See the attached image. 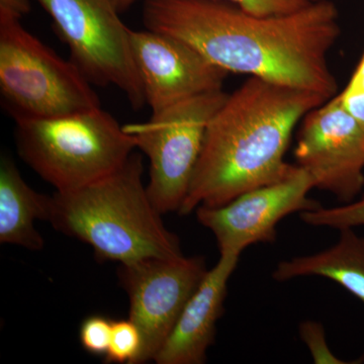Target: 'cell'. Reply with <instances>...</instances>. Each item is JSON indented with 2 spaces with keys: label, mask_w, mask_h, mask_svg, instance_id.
Returning a JSON list of instances; mask_svg holds the SVG:
<instances>
[{
  "label": "cell",
  "mask_w": 364,
  "mask_h": 364,
  "mask_svg": "<svg viewBox=\"0 0 364 364\" xmlns=\"http://www.w3.org/2000/svg\"><path fill=\"white\" fill-rule=\"evenodd\" d=\"M146 30L186 43L228 73L246 74L329 100L338 90L329 53L338 40L332 0L257 16L227 0H144Z\"/></svg>",
  "instance_id": "6da1fadb"
},
{
  "label": "cell",
  "mask_w": 364,
  "mask_h": 364,
  "mask_svg": "<svg viewBox=\"0 0 364 364\" xmlns=\"http://www.w3.org/2000/svg\"><path fill=\"white\" fill-rule=\"evenodd\" d=\"M326 102L311 91L249 77L210 119L179 214L226 205L291 176L298 166L284 157L294 129Z\"/></svg>",
  "instance_id": "7a4b0ae2"
},
{
  "label": "cell",
  "mask_w": 364,
  "mask_h": 364,
  "mask_svg": "<svg viewBox=\"0 0 364 364\" xmlns=\"http://www.w3.org/2000/svg\"><path fill=\"white\" fill-rule=\"evenodd\" d=\"M142 157L133 153L121 168L78 189L56 191L49 221L88 244L100 260L119 264L183 255L181 241L163 224L143 183Z\"/></svg>",
  "instance_id": "3957f363"
},
{
  "label": "cell",
  "mask_w": 364,
  "mask_h": 364,
  "mask_svg": "<svg viewBox=\"0 0 364 364\" xmlns=\"http://www.w3.org/2000/svg\"><path fill=\"white\" fill-rule=\"evenodd\" d=\"M23 161L56 191H74L121 168L133 136L102 107L66 116L16 119Z\"/></svg>",
  "instance_id": "277c9868"
},
{
  "label": "cell",
  "mask_w": 364,
  "mask_h": 364,
  "mask_svg": "<svg viewBox=\"0 0 364 364\" xmlns=\"http://www.w3.org/2000/svg\"><path fill=\"white\" fill-rule=\"evenodd\" d=\"M91 83L23 28L0 16V93L14 121L56 117L100 107Z\"/></svg>",
  "instance_id": "5b68a950"
},
{
  "label": "cell",
  "mask_w": 364,
  "mask_h": 364,
  "mask_svg": "<svg viewBox=\"0 0 364 364\" xmlns=\"http://www.w3.org/2000/svg\"><path fill=\"white\" fill-rule=\"evenodd\" d=\"M228 93L222 90L188 98L152 112L145 123L124 124L150 163L147 191L161 214L178 212L188 195L210 119Z\"/></svg>",
  "instance_id": "8992f818"
},
{
  "label": "cell",
  "mask_w": 364,
  "mask_h": 364,
  "mask_svg": "<svg viewBox=\"0 0 364 364\" xmlns=\"http://www.w3.org/2000/svg\"><path fill=\"white\" fill-rule=\"evenodd\" d=\"M70 50L71 61L93 85H114L136 111L146 105L134 61L131 30L114 0H37Z\"/></svg>",
  "instance_id": "52a82bcc"
},
{
  "label": "cell",
  "mask_w": 364,
  "mask_h": 364,
  "mask_svg": "<svg viewBox=\"0 0 364 364\" xmlns=\"http://www.w3.org/2000/svg\"><path fill=\"white\" fill-rule=\"evenodd\" d=\"M208 270L202 257L146 258L119 264V282L143 338L138 364L154 360Z\"/></svg>",
  "instance_id": "ba28073f"
},
{
  "label": "cell",
  "mask_w": 364,
  "mask_h": 364,
  "mask_svg": "<svg viewBox=\"0 0 364 364\" xmlns=\"http://www.w3.org/2000/svg\"><path fill=\"white\" fill-rule=\"evenodd\" d=\"M294 157L296 165L312 179L314 188L327 191L344 203L360 195L364 133L338 95L304 117Z\"/></svg>",
  "instance_id": "9c48e42d"
},
{
  "label": "cell",
  "mask_w": 364,
  "mask_h": 364,
  "mask_svg": "<svg viewBox=\"0 0 364 364\" xmlns=\"http://www.w3.org/2000/svg\"><path fill=\"white\" fill-rule=\"evenodd\" d=\"M298 166V165H296ZM312 179L305 170L284 181L245 191L220 207H198V221L214 235L220 254H238L254 244L277 240V227L287 215L320 207L311 200Z\"/></svg>",
  "instance_id": "30bf717a"
},
{
  "label": "cell",
  "mask_w": 364,
  "mask_h": 364,
  "mask_svg": "<svg viewBox=\"0 0 364 364\" xmlns=\"http://www.w3.org/2000/svg\"><path fill=\"white\" fill-rule=\"evenodd\" d=\"M131 47L152 112L222 90L229 74L182 41L154 31L131 30Z\"/></svg>",
  "instance_id": "8fae6325"
},
{
  "label": "cell",
  "mask_w": 364,
  "mask_h": 364,
  "mask_svg": "<svg viewBox=\"0 0 364 364\" xmlns=\"http://www.w3.org/2000/svg\"><path fill=\"white\" fill-rule=\"evenodd\" d=\"M238 254L225 253L208 270L188 299L176 326L158 351L157 364H203L214 344L217 323L224 313L228 284L238 265Z\"/></svg>",
  "instance_id": "7c38bea8"
},
{
  "label": "cell",
  "mask_w": 364,
  "mask_h": 364,
  "mask_svg": "<svg viewBox=\"0 0 364 364\" xmlns=\"http://www.w3.org/2000/svg\"><path fill=\"white\" fill-rule=\"evenodd\" d=\"M309 277L332 280L364 306V237L355 229L339 230L338 241L331 247L280 261L272 272L279 282Z\"/></svg>",
  "instance_id": "4fadbf2b"
},
{
  "label": "cell",
  "mask_w": 364,
  "mask_h": 364,
  "mask_svg": "<svg viewBox=\"0 0 364 364\" xmlns=\"http://www.w3.org/2000/svg\"><path fill=\"white\" fill-rule=\"evenodd\" d=\"M52 196L33 191L13 160L1 158L0 164V243L28 250L44 247V239L35 228L36 220L48 221Z\"/></svg>",
  "instance_id": "5bb4252c"
},
{
  "label": "cell",
  "mask_w": 364,
  "mask_h": 364,
  "mask_svg": "<svg viewBox=\"0 0 364 364\" xmlns=\"http://www.w3.org/2000/svg\"><path fill=\"white\" fill-rule=\"evenodd\" d=\"M301 221L309 226L339 230L364 227V196L338 207H320L301 213Z\"/></svg>",
  "instance_id": "9a60e30c"
},
{
  "label": "cell",
  "mask_w": 364,
  "mask_h": 364,
  "mask_svg": "<svg viewBox=\"0 0 364 364\" xmlns=\"http://www.w3.org/2000/svg\"><path fill=\"white\" fill-rule=\"evenodd\" d=\"M142 347V334L133 321H112L111 342L105 356V363L138 364Z\"/></svg>",
  "instance_id": "2e32d148"
},
{
  "label": "cell",
  "mask_w": 364,
  "mask_h": 364,
  "mask_svg": "<svg viewBox=\"0 0 364 364\" xmlns=\"http://www.w3.org/2000/svg\"><path fill=\"white\" fill-rule=\"evenodd\" d=\"M139 0H114L119 13L127 11ZM233 2L249 13L257 16H279L294 13L312 2L309 0H227Z\"/></svg>",
  "instance_id": "e0dca14e"
},
{
  "label": "cell",
  "mask_w": 364,
  "mask_h": 364,
  "mask_svg": "<svg viewBox=\"0 0 364 364\" xmlns=\"http://www.w3.org/2000/svg\"><path fill=\"white\" fill-rule=\"evenodd\" d=\"M112 321L102 315L86 318L80 326L79 339L88 353L93 355H107L111 342Z\"/></svg>",
  "instance_id": "ac0fdd59"
},
{
  "label": "cell",
  "mask_w": 364,
  "mask_h": 364,
  "mask_svg": "<svg viewBox=\"0 0 364 364\" xmlns=\"http://www.w3.org/2000/svg\"><path fill=\"white\" fill-rule=\"evenodd\" d=\"M299 336L308 347L316 364H345L350 363L342 360L333 353L326 340L324 327L316 321H304L299 327Z\"/></svg>",
  "instance_id": "d6986e66"
},
{
  "label": "cell",
  "mask_w": 364,
  "mask_h": 364,
  "mask_svg": "<svg viewBox=\"0 0 364 364\" xmlns=\"http://www.w3.org/2000/svg\"><path fill=\"white\" fill-rule=\"evenodd\" d=\"M338 95L344 109L355 119L364 133V92L345 88Z\"/></svg>",
  "instance_id": "ffe728a7"
},
{
  "label": "cell",
  "mask_w": 364,
  "mask_h": 364,
  "mask_svg": "<svg viewBox=\"0 0 364 364\" xmlns=\"http://www.w3.org/2000/svg\"><path fill=\"white\" fill-rule=\"evenodd\" d=\"M30 11V0H0V16L21 20Z\"/></svg>",
  "instance_id": "44dd1931"
},
{
  "label": "cell",
  "mask_w": 364,
  "mask_h": 364,
  "mask_svg": "<svg viewBox=\"0 0 364 364\" xmlns=\"http://www.w3.org/2000/svg\"><path fill=\"white\" fill-rule=\"evenodd\" d=\"M346 90L353 91H363L364 92V54L358 68L354 71L353 75L347 85Z\"/></svg>",
  "instance_id": "7402d4cb"
},
{
  "label": "cell",
  "mask_w": 364,
  "mask_h": 364,
  "mask_svg": "<svg viewBox=\"0 0 364 364\" xmlns=\"http://www.w3.org/2000/svg\"><path fill=\"white\" fill-rule=\"evenodd\" d=\"M309 1H311V2H317V1H322V0H309Z\"/></svg>",
  "instance_id": "603a6c76"
}]
</instances>
